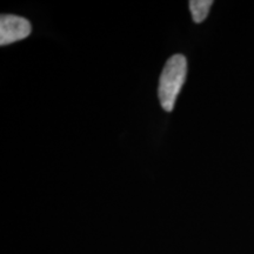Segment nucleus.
<instances>
[{"mask_svg": "<svg viewBox=\"0 0 254 254\" xmlns=\"http://www.w3.org/2000/svg\"><path fill=\"white\" fill-rule=\"evenodd\" d=\"M187 62L183 55H174L167 60L159 79L158 97L161 107L166 112H172L177 98L185 84Z\"/></svg>", "mask_w": 254, "mask_h": 254, "instance_id": "nucleus-1", "label": "nucleus"}, {"mask_svg": "<svg viewBox=\"0 0 254 254\" xmlns=\"http://www.w3.org/2000/svg\"><path fill=\"white\" fill-rule=\"evenodd\" d=\"M31 23L14 14H1L0 17V45L5 46L23 40L31 34Z\"/></svg>", "mask_w": 254, "mask_h": 254, "instance_id": "nucleus-2", "label": "nucleus"}, {"mask_svg": "<svg viewBox=\"0 0 254 254\" xmlns=\"http://www.w3.org/2000/svg\"><path fill=\"white\" fill-rule=\"evenodd\" d=\"M213 1L212 0H190V9L192 13V19L194 23L200 24L207 18L209 9H211Z\"/></svg>", "mask_w": 254, "mask_h": 254, "instance_id": "nucleus-3", "label": "nucleus"}]
</instances>
